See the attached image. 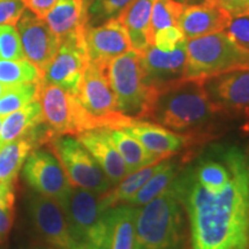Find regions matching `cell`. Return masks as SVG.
I'll return each instance as SVG.
<instances>
[{"label": "cell", "mask_w": 249, "mask_h": 249, "mask_svg": "<svg viewBox=\"0 0 249 249\" xmlns=\"http://www.w3.org/2000/svg\"><path fill=\"white\" fill-rule=\"evenodd\" d=\"M230 179L220 193H210L196 181L191 166L172 185L188 214L191 249H249V163L238 147L223 149Z\"/></svg>", "instance_id": "obj_1"}, {"label": "cell", "mask_w": 249, "mask_h": 249, "mask_svg": "<svg viewBox=\"0 0 249 249\" xmlns=\"http://www.w3.org/2000/svg\"><path fill=\"white\" fill-rule=\"evenodd\" d=\"M218 114L202 86L201 79H182L150 89L142 119L182 134H195Z\"/></svg>", "instance_id": "obj_2"}, {"label": "cell", "mask_w": 249, "mask_h": 249, "mask_svg": "<svg viewBox=\"0 0 249 249\" xmlns=\"http://www.w3.org/2000/svg\"><path fill=\"white\" fill-rule=\"evenodd\" d=\"M134 249H189L183 207L172 183L138 208Z\"/></svg>", "instance_id": "obj_3"}, {"label": "cell", "mask_w": 249, "mask_h": 249, "mask_svg": "<svg viewBox=\"0 0 249 249\" xmlns=\"http://www.w3.org/2000/svg\"><path fill=\"white\" fill-rule=\"evenodd\" d=\"M234 70H249V50L236 44L225 30L187 39L185 79H203Z\"/></svg>", "instance_id": "obj_4"}, {"label": "cell", "mask_w": 249, "mask_h": 249, "mask_svg": "<svg viewBox=\"0 0 249 249\" xmlns=\"http://www.w3.org/2000/svg\"><path fill=\"white\" fill-rule=\"evenodd\" d=\"M71 238L89 249H105L107 216L101 195L87 189L71 187L61 204Z\"/></svg>", "instance_id": "obj_5"}, {"label": "cell", "mask_w": 249, "mask_h": 249, "mask_svg": "<svg viewBox=\"0 0 249 249\" xmlns=\"http://www.w3.org/2000/svg\"><path fill=\"white\" fill-rule=\"evenodd\" d=\"M107 75L116 96L118 111L126 117L142 119L150 89L143 82L139 52L132 49L108 62Z\"/></svg>", "instance_id": "obj_6"}, {"label": "cell", "mask_w": 249, "mask_h": 249, "mask_svg": "<svg viewBox=\"0 0 249 249\" xmlns=\"http://www.w3.org/2000/svg\"><path fill=\"white\" fill-rule=\"evenodd\" d=\"M75 97L92 121L95 129H120L130 118L118 111L116 96L107 75V66L88 62Z\"/></svg>", "instance_id": "obj_7"}, {"label": "cell", "mask_w": 249, "mask_h": 249, "mask_svg": "<svg viewBox=\"0 0 249 249\" xmlns=\"http://www.w3.org/2000/svg\"><path fill=\"white\" fill-rule=\"evenodd\" d=\"M73 187L87 189L96 194H105L112 183L95 158L73 135H61L48 143Z\"/></svg>", "instance_id": "obj_8"}, {"label": "cell", "mask_w": 249, "mask_h": 249, "mask_svg": "<svg viewBox=\"0 0 249 249\" xmlns=\"http://www.w3.org/2000/svg\"><path fill=\"white\" fill-rule=\"evenodd\" d=\"M44 123L54 138L95 129L77 98L60 87L39 82L38 96Z\"/></svg>", "instance_id": "obj_9"}, {"label": "cell", "mask_w": 249, "mask_h": 249, "mask_svg": "<svg viewBox=\"0 0 249 249\" xmlns=\"http://www.w3.org/2000/svg\"><path fill=\"white\" fill-rule=\"evenodd\" d=\"M85 28L60 38L54 58L43 71L40 82L54 85L76 96L81 80L88 65L85 42Z\"/></svg>", "instance_id": "obj_10"}, {"label": "cell", "mask_w": 249, "mask_h": 249, "mask_svg": "<svg viewBox=\"0 0 249 249\" xmlns=\"http://www.w3.org/2000/svg\"><path fill=\"white\" fill-rule=\"evenodd\" d=\"M208 98L218 114L247 117L249 113V70H234L201 79Z\"/></svg>", "instance_id": "obj_11"}, {"label": "cell", "mask_w": 249, "mask_h": 249, "mask_svg": "<svg viewBox=\"0 0 249 249\" xmlns=\"http://www.w3.org/2000/svg\"><path fill=\"white\" fill-rule=\"evenodd\" d=\"M22 176L34 192L53 198L60 205L73 187L51 150L34 149L24 161Z\"/></svg>", "instance_id": "obj_12"}, {"label": "cell", "mask_w": 249, "mask_h": 249, "mask_svg": "<svg viewBox=\"0 0 249 249\" xmlns=\"http://www.w3.org/2000/svg\"><path fill=\"white\" fill-rule=\"evenodd\" d=\"M29 216L37 235L52 249H71V238L61 205L53 198L34 193L29 197Z\"/></svg>", "instance_id": "obj_13"}, {"label": "cell", "mask_w": 249, "mask_h": 249, "mask_svg": "<svg viewBox=\"0 0 249 249\" xmlns=\"http://www.w3.org/2000/svg\"><path fill=\"white\" fill-rule=\"evenodd\" d=\"M143 82L149 89H157L185 79L187 65V39L172 51L164 52L149 45L140 53Z\"/></svg>", "instance_id": "obj_14"}, {"label": "cell", "mask_w": 249, "mask_h": 249, "mask_svg": "<svg viewBox=\"0 0 249 249\" xmlns=\"http://www.w3.org/2000/svg\"><path fill=\"white\" fill-rule=\"evenodd\" d=\"M24 58L43 73L57 53L60 39L52 33L44 18H40L31 11H24L15 24Z\"/></svg>", "instance_id": "obj_15"}, {"label": "cell", "mask_w": 249, "mask_h": 249, "mask_svg": "<svg viewBox=\"0 0 249 249\" xmlns=\"http://www.w3.org/2000/svg\"><path fill=\"white\" fill-rule=\"evenodd\" d=\"M85 42L89 62L107 66L108 62L132 50L126 30L119 18L97 27L86 26Z\"/></svg>", "instance_id": "obj_16"}, {"label": "cell", "mask_w": 249, "mask_h": 249, "mask_svg": "<svg viewBox=\"0 0 249 249\" xmlns=\"http://www.w3.org/2000/svg\"><path fill=\"white\" fill-rule=\"evenodd\" d=\"M120 129L135 138L152 154L164 157H172L173 154L195 142L197 138L194 134L177 133L160 124L135 118H129Z\"/></svg>", "instance_id": "obj_17"}, {"label": "cell", "mask_w": 249, "mask_h": 249, "mask_svg": "<svg viewBox=\"0 0 249 249\" xmlns=\"http://www.w3.org/2000/svg\"><path fill=\"white\" fill-rule=\"evenodd\" d=\"M231 20V15L213 0H204L201 4L183 6L178 27L186 39H193L224 31Z\"/></svg>", "instance_id": "obj_18"}, {"label": "cell", "mask_w": 249, "mask_h": 249, "mask_svg": "<svg viewBox=\"0 0 249 249\" xmlns=\"http://www.w3.org/2000/svg\"><path fill=\"white\" fill-rule=\"evenodd\" d=\"M76 139L95 158L101 169L107 174L112 186H116L128 176L124 161L105 128L86 130L76 135Z\"/></svg>", "instance_id": "obj_19"}, {"label": "cell", "mask_w": 249, "mask_h": 249, "mask_svg": "<svg viewBox=\"0 0 249 249\" xmlns=\"http://www.w3.org/2000/svg\"><path fill=\"white\" fill-rule=\"evenodd\" d=\"M154 2L155 0H134L119 18L128 35L130 46L139 53L151 45L150 21Z\"/></svg>", "instance_id": "obj_20"}, {"label": "cell", "mask_w": 249, "mask_h": 249, "mask_svg": "<svg viewBox=\"0 0 249 249\" xmlns=\"http://www.w3.org/2000/svg\"><path fill=\"white\" fill-rule=\"evenodd\" d=\"M138 208L119 204L107 211V238L105 249H134Z\"/></svg>", "instance_id": "obj_21"}, {"label": "cell", "mask_w": 249, "mask_h": 249, "mask_svg": "<svg viewBox=\"0 0 249 249\" xmlns=\"http://www.w3.org/2000/svg\"><path fill=\"white\" fill-rule=\"evenodd\" d=\"M52 33L59 39L87 26L85 0H58L44 17Z\"/></svg>", "instance_id": "obj_22"}, {"label": "cell", "mask_w": 249, "mask_h": 249, "mask_svg": "<svg viewBox=\"0 0 249 249\" xmlns=\"http://www.w3.org/2000/svg\"><path fill=\"white\" fill-rule=\"evenodd\" d=\"M105 130H107L108 138L113 142L114 147L117 148V150L123 157L128 174L148 166V165L169 158L152 154L143 147L138 140L129 135L128 133L124 132L123 129L105 128Z\"/></svg>", "instance_id": "obj_23"}, {"label": "cell", "mask_w": 249, "mask_h": 249, "mask_svg": "<svg viewBox=\"0 0 249 249\" xmlns=\"http://www.w3.org/2000/svg\"><path fill=\"white\" fill-rule=\"evenodd\" d=\"M44 121L38 99L2 118L0 147L14 140L26 138L31 130Z\"/></svg>", "instance_id": "obj_24"}, {"label": "cell", "mask_w": 249, "mask_h": 249, "mask_svg": "<svg viewBox=\"0 0 249 249\" xmlns=\"http://www.w3.org/2000/svg\"><path fill=\"white\" fill-rule=\"evenodd\" d=\"M169 158L129 173L118 185L113 186L107 193L101 195L103 208L105 210H108L116 205L126 203L156 172H158L164 166Z\"/></svg>", "instance_id": "obj_25"}, {"label": "cell", "mask_w": 249, "mask_h": 249, "mask_svg": "<svg viewBox=\"0 0 249 249\" xmlns=\"http://www.w3.org/2000/svg\"><path fill=\"white\" fill-rule=\"evenodd\" d=\"M35 149L27 138L11 141L0 147V185H17L24 161Z\"/></svg>", "instance_id": "obj_26"}, {"label": "cell", "mask_w": 249, "mask_h": 249, "mask_svg": "<svg viewBox=\"0 0 249 249\" xmlns=\"http://www.w3.org/2000/svg\"><path fill=\"white\" fill-rule=\"evenodd\" d=\"M180 171L181 169H180L178 160L170 157L164 166L158 172H156L124 204L140 208L149 203L173 182Z\"/></svg>", "instance_id": "obj_27"}, {"label": "cell", "mask_w": 249, "mask_h": 249, "mask_svg": "<svg viewBox=\"0 0 249 249\" xmlns=\"http://www.w3.org/2000/svg\"><path fill=\"white\" fill-rule=\"evenodd\" d=\"M219 152V160L202 158L194 166H191L196 181L210 193H220L225 188L230 179V167L224 157L223 149Z\"/></svg>", "instance_id": "obj_28"}, {"label": "cell", "mask_w": 249, "mask_h": 249, "mask_svg": "<svg viewBox=\"0 0 249 249\" xmlns=\"http://www.w3.org/2000/svg\"><path fill=\"white\" fill-rule=\"evenodd\" d=\"M42 73L33 62L27 59L2 60L0 59V83L15 86L21 83L40 82Z\"/></svg>", "instance_id": "obj_29"}, {"label": "cell", "mask_w": 249, "mask_h": 249, "mask_svg": "<svg viewBox=\"0 0 249 249\" xmlns=\"http://www.w3.org/2000/svg\"><path fill=\"white\" fill-rule=\"evenodd\" d=\"M39 82L21 83V85L7 86L0 97V117L4 118L12 112L20 110L30 102L35 101L38 96Z\"/></svg>", "instance_id": "obj_30"}, {"label": "cell", "mask_w": 249, "mask_h": 249, "mask_svg": "<svg viewBox=\"0 0 249 249\" xmlns=\"http://www.w3.org/2000/svg\"><path fill=\"white\" fill-rule=\"evenodd\" d=\"M134 0H90L87 6V26L97 27L119 18Z\"/></svg>", "instance_id": "obj_31"}, {"label": "cell", "mask_w": 249, "mask_h": 249, "mask_svg": "<svg viewBox=\"0 0 249 249\" xmlns=\"http://www.w3.org/2000/svg\"><path fill=\"white\" fill-rule=\"evenodd\" d=\"M183 11V6L174 0H155L151 12L150 21V39L158 31L170 27L178 26L180 15Z\"/></svg>", "instance_id": "obj_32"}, {"label": "cell", "mask_w": 249, "mask_h": 249, "mask_svg": "<svg viewBox=\"0 0 249 249\" xmlns=\"http://www.w3.org/2000/svg\"><path fill=\"white\" fill-rule=\"evenodd\" d=\"M0 59L2 60L26 59L21 45L20 35L15 26L0 24Z\"/></svg>", "instance_id": "obj_33"}, {"label": "cell", "mask_w": 249, "mask_h": 249, "mask_svg": "<svg viewBox=\"0 0 249 249\" xmlns=\"http://www.w3.org/2000/svg\"><path fill=\"white\" fill-rule=\"evenodd\" d=\"M183 39L186 38L178 26L170 27L156 33L154 37H152L151 45H155L156 48H158L164 52H169L176 49L177 45L180 42H182Z\"/></svg>", "instance_id": "obj_34"}, {"label": "cell", "mask_w": 249, "mask_h": 249, "mask_svg": "<svg viewBox=\"0 0 249 249\" xmlns=\"http://www.w3.org/2000/svg\"><path fill=\"white\" fill-rule=\"evenodd\" d=\"M225 31L236 44L249 50V14L232 18Z\"/></svg>", "instance_id": "obj_35"}, {"label": "cell", "mask_w": 249, "mask_h": 249, "mask_svg": "<svg viewBox=\"0 0 249 249\" xmlns=\"http://www.w3.org/2000/svg\"><path fill=\"white\" fill-rule=\"evenodd\" d=\"M26 8L23 0H0V24L15 26Z\"/></svg>", "instance_id": "obj_36"}, {"label": "cell", "mask_w": 249, "mask_h": 249, "mask_svg": "<svg viewBox=\"0 0 249 249\" xmlns=\"http://www.w3.org/2000/svg\"><path fill=\"white\" fill-rule=\"evenodd\" d=\"M14 201H0V245L7 240L14 223Z\"/></svg>", "instance_id": "obj_37"}, {"label": "cell", "mask_w": 249, "mask_h": 249, "mask_svg": "<svg viewBox=\"0 0 249 249\" xmlns=\"http://www.w3.org/2000/svg\"><path fill=\"white\" fill-rule=\"evenodd\" d=\"M232 18L249 14V0H213Z\"/></svg>", "instance_id": "obj_38"}, {"label": "cell", "mask_w": 249, "mask_h": 249, "mask_svg": "<svg viewBox=\"0 0 249 249\" xmlns=\"http://www.w3.org/2000/svg\"><path fill=\"white\" fill-rule=\"evenodd\" d=\"M26 7L40 18H44L49 11L57 4L58 0H23Z\"/></svg>", "instance_id": "obj_39"}, {"label": "cell", "mask_w": 249, "mask_h": 249, "mask_svg": "<svg viewBox=\"0 0 249 249\" xmlns=\"http://www.w3.org/2000/svg\"><path fill=\"white\" fill-rule=\"evenodd\" d=\"M178 4L182 5V6H192V5H196V4H201L203 2L204 0H174Z\"/></svg>", "instance_id": "obj_40"}, {"label": "cell", "mask_w": 249, "mask_h": 249, "mask_svg": "<svg viewBox=\"0 0 249 249\" xmlns=\"http://www.w3.org/2000/svg\"><path fill=\"white\" fill-rule=\"evenodd\" d=\"M246 124H244V127H242V129H244V132L246 133H249V113L247 114V117H246Z\"/></svg>", "instance_id": "obj_41"}, {"label": "cell", "mask_w": 249, "mask_h": 249, "mask_svg": "<svg viewBox=\"0 0 249 249\" xmlns=\"http://www.w3.org/2000/svg\"><path fill=\"white\" fill-rule=\"evenodd\" d=\"M71 249H89V248L86 247V246L81 245V244H75V246H74V247Z\"/></svg>", "instance_id": "obj_42"}, {"label": "cell", "mask_w": 249, "mask_h": 249, "mask_svg": "<svg viewBox=\"0 0 249 249\" xmlns=\"http://www.w3.org/2000/svg\"><path fill=\"white\" fill-rule=\"evenodd\" d=\"M6 88H7V86H5V85H2V83H0V97H1V96H2V93H4Z\"/></svg>", "instance_id": "obj_43"}, {"label": "cell", "mask_w": 249, "mask_h": 249, "mask_svg": "<svg viewBox=\"0 0 249 249\" xmlns=\"http://www.w3.org/2000/svg\"><path fill=\"white\" fill-rule=\"evenodd\" d=\"M248 240H249V210H248Z\"/></svg>", "instance_id": "obj_44"}, {"label": "cell", "mask_w": 249, "mask_h": 249, "mask_svg": "<svg viewBox=\"0 0 249 249\" xmlns=\"http://www.w3.org/2000/svg\"><path fill=\"white\" fill-rule=\"evenodd\" d=\"M1 126H2V118L0 117V130H1Z\"/></svg>", "instance_id": "obj_45"}, {"label": "cell", "mask_w": 249, "mask_h": 249, "mask_svg": "<svg viewBox=\"0 0 249 249\" xmlns=\"http://www.w3.org/2000/svg\"><path fill=\"white\" fill-rule=\"evenodd\" d=\"M85 2H86V5L88 6V4H89V2H90V0H85Z\"/></svg>", "instance_id": "obj_46"}, {"label": "cell", "mask_w": 249, "mask_h": 249, "mask_svg": "<svg viewBox=\"0 0 249 249\" xmlns=\"http://www.w3.org/2000/svg\"><path fill=\"white\" fill-rule=\"evenodd\" d=\"M28 249H46V248H28Z\"/></svg>", "instance_id": "obj_47"}]
</instances>
